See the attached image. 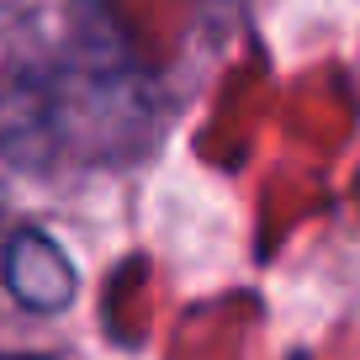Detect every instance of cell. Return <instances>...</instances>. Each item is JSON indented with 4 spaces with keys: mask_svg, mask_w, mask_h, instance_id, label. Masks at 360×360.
Listing matches in <instances>:
<instances>
[{
    "mask_svg": "<svg viewBox=\"0 0 360 360\" xmlns=\"http://www.w3.org/2000/svg\"><path fill=\"white\" fill-rule=\"evenodd\" d=\"M0 281L27 313H64L75 302V265L43 228H16L0 255Z\"/></svg>",
    "mask_w": 360,
    "mask_h": 360,
    "instance_id": "1",
    "label": "cell"
}]
</instances>
